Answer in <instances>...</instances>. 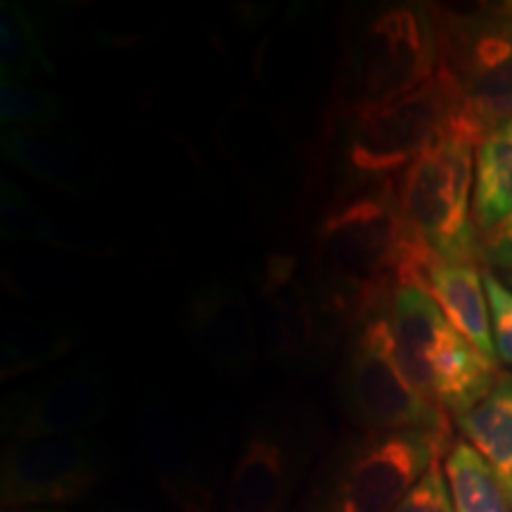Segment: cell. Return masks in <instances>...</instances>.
<instances>
[{
    "label": "cell",
    "instance_id": "6da1fadb",
    "mask_svg": "<svg viewBox=\"0 0 512 512\" xmlns=\"http://www.w3.org/2000/svg\"><path fill=\"white\" fill-rule=\"evenodd\" d=\"M430 264L403 223L394 181H387L330 202L306 275L330 323L351 335L389 309L396 287L420 285Z\"/></svg>",
    "mask_w": 512,
    "mask_h": 512
},
{
    "label": "cell",
    "instance_id": "7a4b0ae2",
    "mask_svg": "<svg viewBox=\"0 0 512 512\" xmlns=\"http://www.w3.org/2000/svg\"><path fill=\"white\" fill-rule=\"evenodd\" d=\"M448 128L479 145L465 126L456 88L441 69L406 98L373 110L330 117L332 159L339 181L332 202L394 181Z\"/></svg>",
    "mask_w": 512,
    "mask_h": 512
},
{
    "label": "cell",
    "instance_id": "3957f363",
    "mask_svg": "<svg viewBox=\"0 0 512 512\" xmlns=\"http://www.w3.org/2000/svg\"><path fill=\"white\" fill-rule=\"evenodd\" d=\"M439 69L434 5L389 3L351 27L339 57L330 117H344L406 98Z\"/></svg>",
    "mask_w": 512,
    "mask_h": 512
},
{
    "label": "cell",
    "instance_id": "277c9868",
    "mask_svg": "<svg viewBox=\"0 0 512 512\" xmlns=\"http://www.w3.org/2000/svg\"><path fill=\"white\" fill-rule=\"evenodd\" d=\"M451 437L430 432H354L328 446L294 512H394Z\"/></svg>",
    "mask_w": 512,
    "mask_h": 512
},
{
    "label": "cell",
    "instance_id": "5b68a950",
    "mask_svg": "<svg viewBox=\"0 0 512 512\" xmlns=\"http://www.w3.org/2000/svg\"><path fill=\"white\" fill-rule=\"evenodd\" d=\"M387 318L403 373L439 411L460 418L491 392L498 366L448 323L425 287H396Z\"/></svg>",
    "mask_w": 512,
    "mask_h": 512
},
{
    "label": "cell",
    "instance_id": "8992f818",
    "mask_svg": "<svg viewBox=\"0 0 512 512\" xmlns=\"http://www.w3.org/2000/svg\"><path fill=\"white\" fill-rule=\"evenodd\" d=\"M475 152L477 143L448 128L394 178L403 223L432 261L479 264L472 219Z\"/></svg>",
    "mask_w": 512,
    "mask_h": 512
},
{
    "label": "cell",
    "instance_id": "52a82bcc",
    "mask_svg": "<svg viewBox=\"0 0 512 512\" xmlns=\"http://www.w3.org/2000/svg\"><path fill=\"white\" fill-rule=\"evenodd\" d=\"M316 406L280 396L256 415L230 472L223 512H290L297 491L323 456Z\"/></svg>",
    "mask_w": 512,
    "mask_h": 512
},
{
    "label": "cell",
    "instance_id": "ba28073f",
    "mask_svg": "<svg viewBox=\"0 0 512 512\" xmlns=\"http://www.w3.org/2000/svg\"><path fill=\"white\" fill-rule=\"evenodd\" d=\"M439 69L456 88L479 143L512 121V3L453 10L434 5Z\"/></svg>",
    "mask_w": 512,
    "mask_h": 512
},
{
    "label": "cell",
    "instance_id": "9c48e42d",
    "mask_svg": "<svg viewBox=\"0 0 512 512\" xmlns=\"http://www.w3.org/2000/svg\"><path fill=\"white\" fill-rule=\"evenodd\" d=\"M337 399L356 432H430L451 437L448 415L403 373L387 311L351 332L337 373Z\"/></svg>",
    "mask_w": 512,
    "mask_h": 512
},
{
    "label": "cell",
    "instance_id": "30bf717a",
    "mask_svg": "<svg viewBox=\"0 0 512 512\" xmlns=\"http://www.w3.org/2000/svg\"><path fill=\"white\" fill-rule=\"evenodd\" d=\"M254 313L266 356L292 373L323 368L342 335L320 309L297 256L290 254L264 259Z\"/></svg>",
    "mask_w": 512,
    "mask_h": 512
},
{
    "label": "cell",
    "instance_id": "8fae6325",
    "mask_svg": "<svg viewBox=\"0 0 512 512\" xmlns=\"http://www.w3.org/2000/svg\"><path fill=\"white\" fill-rule=\"evenodd\" d=\"M105 479V460L86 434L10 441L0 460V503L38 508L79 501Z\"/></svg>",
    "mask_w": 512,
    "mask_h": 512
},
{
    "label": "cell",
    "instance_id": "7c38bea8",
    "mask_svg": "<svg viewBox=\"0 0 512 512\" xmlns=\"http://www.w3.org/2000/svg\"><path fill=\"white\" fill-rule=\"evenodd\" d=\"M112 408V387L98 368H60L22 384L3 401V434L10 441L74 437L98 425Z\"/></svg>",
    "mask_w": 512,
    "mask_h": 512
},
{
    "label": "cell",
    "instance_id": "4fadbf2b",
    "mask_svg": "<svg viewBox=\"0 0 512 512\" xmlns=\"http://www.w3.org/2000/svg\"><path fill=\"white\" fill-rule=\"evenodd\" d=\"M181 328L190 347L216 373L242 380L259 358V325L235 275H211L188 292Z\"/></svg>",
    "mask_w": 512,
    "mask_h": 512
},
{
    "label": "cell",
    "instance_id": "5bb4252c",
    "mask_svg": "<svg viewBox=\"0 0 512 512\" xmlns=\"http://www.w3.org/2000/svg\"><path fill=\"white\" fill-rule=\"evenodd\" d=\"M420 285L432 294L448 323L482 354L498 366L491 335L489 299L484 290V271L470 261H432L422 273Z\"/></svg>",
    "mask_w": 512,
    "mask_h": 512
},
{
    "label": "cell",
    "instance_id": "9a60e30c",
    "mask_svg": "<svg viewBox=\"0 0 512 512\" xmlns=\"http://www.w3.org/2000/svg\"><path fill=\"white\" fill-rule=\"evenodd\" d=\"M0 233L8 242H34L69 254L114 256L117 242L72 221H60L38 207L17 183L0 181Z\"/></svg>",
    "mask_w": 512,
    "mask_h": 512
},
{
    "label": "cell",
    "instance_id": "2e32d148",
    "mask_svg": "<svg viewBox=\"0 0 512 512\" xmlns=\"http://www.w3.org/2000/svg\"><path fill=\"white\" fill-rule=\"evenodd\" d=\"M0 150L10 164L41 185L72 195L91 190L93 174L86 157L72 140L55 133L50 126L5 128L0 136Z\"/></svg>",
    "mask_w": 512,
    "mask_h": 512
},
{
    "label": "cell",
    "instance_id": "e0dca14e",
    "mask_svg": "<svg viewBox=\"0 0 512 512\" xmlns=\"http://www.w3.org/2000/svg\"><path fill=\"white\" fill-rule=\"evenodd\" d=\"M79 344V330L69 320L48 313H15L5 320L0 377H12L46 370L72 354Z\"/></svg>",
    "mask_w": 512,
    "mask_h": 512
},
{
    "label": "cell",
    "instance_id": "ac0fdd59",
    "mask_svg": "<svg viewBox=\"0 0 512 512\" xmlns=\"http://www.w3.org/2000/svg\"><path fill=\"white\" fill-rule=\"evenodd\" d=\"M465 444L489 465L512 510V373H501L472 411L456 418Z\"/></svg>",
    "mask_w": 512,
    "mask_h": 512
},
{
    "label": "cell",
    "instance_id": "d6986e66",
    "mask_svg": "<svg viewBox=\"0 0 512 512\" xmlns=\"http://www.w3.org/2000/svg\"><path fill=\"white\" fill-rule=\"evenodd\" d=\"M512 216V133L498 128L489 133L475 152V190L472 219L479 238Z\"/></svg>",
    "mask_w": 512,
    "mask_h": 512
},
{
    "label": "cell",
    "instance_id": "ffe728a7",
    "mask_svg": "<svg viewBox=\"0 0 512 512\" xmlns=\"http://www.w3.org/2000/svg\"><path fill=\"white\" fill-rule=\"evenodd\" d=\"M0 72L10 81L53 72L41 22L27 5L15 0L0 3Z\"/></svg>",
    "mask_w": 512,
    "mask_h": 512
},
{
    "label": "cell",
    "instance_id": "44dd1931",
    "mask_svg": "<svg viewBox=\"0 0 512 512\" xmlns=\"http://www.w3.org/2000/svg\"><path fill=\"white\" fill-rule=\"evenodd\" d=\"M444 472L456 512H512L494 472L465 441L453 444L446 453Z\"/></svg>",
    "mask_w": 512,
    "mask_h": 512
},
{
    "label": "cell",
    "instance_id": "7402d4cb",
    "mask_svg": "<svg viewBox=\"0 0 512 512\" xmlns=\"http://www.w3.org/2000/svg\"><path fill=\"white\" fill-rule=\"evenodd\" d=\"M64 102L48 88L27 81L0 83V121L10 128H48L62 117Z\"/></svg>",
    "mask_w": 512,
    "mask_h": 512
},
{
    "label": "cell",
    "instance_id": "603a6c76",
    "mask_svg": "<svg viewBox=\"0 0 512 512\" xmlns=\"http://www.w3.org/2000/svg\"><path fill=\"white\" fill-rule=\"evenodd\" d=\"M484 290L489 299L491 335L498 361L512 368V287L498 278L494 271L484 268Z\"/></svg>",
    "mask_w": 512,
    "mask_h": 512
},
{
    "label": "cell",
    "instance_id": "cb8c5ba5",
    "mask_svg": "<svg viewBox=\"0 0 512 512\" xmlns=\"http://www.w3.org/2000/svg\"><path fill=\"white\" fill-rule=\"evenodd\" d=\"M394 512H456L451 486H448L444 472V460L434 463L425 472V477L408 491Z\"/></svg>",
    "mask_w": 512,
    "mask_h": 512
},
{
    "label": "cell",
    "instance_id": "d4e9b609",
    "mask_svg": "<svg viewBox=\"0 0 512 512\" xmlns=\"http://www.w3.org/2000/svg\"><path fill=\"white\" fill-rule=\"evenodd\" d=\"M479 264L494 273H512V216L484 238H479Z\"/></svg>",
    "mask_w": 512,
    "mask_h": 512
},
{
    "label": "cell",
    "instance_id": "484cf974",
    "mask_svg": "<svg viewBox=\"0 0 512 512\" xmlns=\"http://www.w3.org/2000/svg\"><path fill=\"white\" fill-rule=\"evenodd\" d=\"M10 512H64V510H50V508H17Z\"/></svg>",
    "mask_w": 512,
    "mask_h": 512
},
{
    "label": "cell",
    "instance_id": "4316f807",
    "mask_svg": "<svg viewBox=\"0 0 512 512\" xmlns=\"http://www.w3.org/2000/svg\"><path fill=\"white\" fill-rule=\"evenodd\" d=\"M505 283H508V285L512 287V273H510V275H505Z\"/></svg>",
    "mask_w": 512,
    "mask_h": 512
},
{
    "label": "cell",
    "instance_id": "83f0119b",
    "mask_svg": "<svg viewBox=\"0 0 512 512\" xmlns=\"http://www.w3.org/2000/svg\"><path fill=\"white\" fill-rule=\"evenodd\" d=\"M505 128H508V131L512 133V121H510V124H505Z\"/></svg>",
    "mask_w": 512,
    "mask_h": 512
}]
</instances>
